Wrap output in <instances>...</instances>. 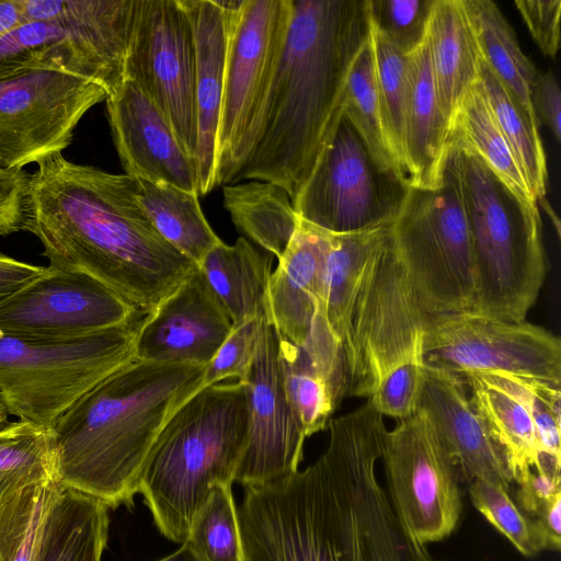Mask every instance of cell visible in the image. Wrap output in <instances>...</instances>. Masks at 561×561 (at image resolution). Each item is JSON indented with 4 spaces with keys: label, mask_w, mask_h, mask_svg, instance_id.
Masks as SVG:
<instances>
[{
    "label": "cell",
    "mask_w": 561,
    "mask_h": 561,
    "mask_svg": "<svg viewBox=\"0 0 561 561\" xmlns=\"http://www.w3.org/2000/svg\"><path fill=\"white\" fill-rule=\"evenodd\" d=\"M331 233L299 217L293 238L271 273L264 316L275 331L300 346L324 311L325 263Z\"/></svg>",
    "instance_id": "44dd1931"
},
{
    "label": "cell",
    "mask_w": 561,
    "mask_h": 561,
    "mask_svg": "<svg viewBox=\"0 0 561 561\" xmlns=\"http://www.w3.org/2000/svg\"><path fill=\"white\" fill-rule=\"evenodd\" d=\"M227 20L224 92L215 151L216 186L233 184L256 140L284 51L293 0L217 1Z\"/></svg>",
    "instance_id": "30bf717a"
},
{
    "label": "cell",
    "mask_w": 561,
    "mask_h": 561,
    "mask_svg": "<svg viewBox=\"0 0 561 561\" xmlns=\"http://www.w3.org/2000/svg\"><path fill=\"white\" fill-rule=\"evenodd\" d=\"M369 42L383 134L393 159L407 176L404 115L409 90V56L392 46L370 24Z\"/></svg>",
    "instance_id": "8d00e7d4"
},
{
    "label": "cell",
    "mask_w": 561,
    "mask_h": 561,
    "mask_svg": "<svg viewBox=\"0 0 561 561\" xmlns=\"http://www.w3.org/2000/svg\"><path fill=\"white\" fill-rule=\"evenodd\" d=\"M533 519L543 538L546 550L560 551L561 495L548 503Z\"/></svg>",
    "instance_id": "7dc6e473"
},
{
    "label": "cell",
    "mask_w": 561,
    "mask_h": 561,
    "mask_svg": "<svg viewBox=\"0 0 561 561\" xmlns=\"http://www.w3.org/2000/svg\"><path fill=\"white\" fill-rule=\"evenodd\" d=\"M45 268L0 254V302L38 277Z\"/></svg>",
    "instance_id": "bcb514c9"
},
{
    "label": "cell",
    "mask_w": 561,
    "mask_h": 561,
    "mask_svg": "<svg viewBox=\"0 0 561 561\" xmlns=\"http://www.w3.org/2000/svg\"><path fill=\"white\" fill-rule=\"evenodd\" d=\"M248 432L249 401L241 381L205 386L172 414L139 479V493L164 537L183 543L213 488L232 485Z\"/></svg>",
    "instance_id": "8992f818"
},
{
    "label": "cell",
    "mask_w": 561,
    "mask_h": 561,
    "mask_svg": "<svg viewBox=\"0 0 561 561\" xmlns=\"http://www.w3.org/2000/svg\"><path fill=\"white\" fill-rule=\"evenodd\" d=\"M264 316L232 328L211 360L205 366L203 387L236 378L244 382L252 368L261 321Z\"/></svg>",
    "instance_id": "7bdbcfd3"
},
{
    "label": "cell",
    "mask_w": 561,
    "mask_h": 561,
    "mask_svg": "<svg viewBox=\"0 0 561 561\" xmlns=\"http://www.w3.org/2000/svg\"><path fill=\"white\" fill-rule=\"evenodd\" d=\"M125 79L156 104L197 167L195 47L180 0H137Z\"/></svg>",
    "instance_id": "9a60e30c"
},
{
    "label": "cell",
    "mask_w": 561,
    "mask_h": 561,
    "mask_svg": "<svg viewBox=\"0 0 561 561\" xmlns=\"http://www.w3.org/2000/svg\"><path fill=\"white\" fill-rule=\"evenodd\" d=\"M55 480L51 427L25 420L0 430V503L18 491Z\"/></svg>",
    "instance_id": "e575fe53"
},
{
    "label": "cell",
    "mask_w": 561,
    "mask_h": 561,
    "mask_svg": "<svg viewBox=\"0 0 561 561\" xmlns=\"http://www.w3.org/2000/svg\"><path fill=\"white\" fill-rule=\"evenodd\" d=\"M193 32L199 195L216 187V137L224 92L227 20L216 0H180Z\"/></svg>",
    "instance_id": "7402d4cb"
},
{
    "label": "cell",
    "mask_w": 561,
    "mask_h": 561,
    "mask_svg": "<svg viewBox=\"0 0 561 561\" xmlns=\"http://www.w3.org/2000/svg\"><path fill=\"white\" fill-rule=\"evenodd\" d=\"M381 459L389 500L410 542L426 550L450 536L462 513L460 477L423 410L387 431Z\"/></svg>",
    "instance_id": "7c38bea8"
},
{
    "label": "cell",
    "mask_w": 561,
    "mask_h": 561,
    "mask_svg": "<svg viewBox=\"0 0 561 561\" xmlns=\"http://www.w3.org/2000/svg\"><path fill=\"white\" fill-rule=\"evenodd\" d=\"M232 331V322L196 268L140 321L135 358L206 366Z\"/></svg>",
    "instance_id": "ac0fdd59"
},
{
    "label": "cell",
    "mask_w": 561,
    "mask_h": 561,
    "mask_svg": "<svg viewBox=\"0 0 561 561\" xmlns=\"http://www.w3.org/2000/svg\"><path fill=\"white\" fill-rule=\"evenodd\" d=\"M511 376L531 415L541 455L561 462V385L537 378Z\"/></svg>",
    "instance_id": "b9f144b4"
},
{
    "label": "cell",
    "mask_w": 561,
    "mask_h": 561,
    "mask_svg": "<svg viewBox=\"0 0 561 561\" xmlns=\"http://www.w3.org/2000/svg\"><path fill=\"white\" fill-rule=\"evenodd\" d=\"M140 321L81 335L0 330V401L20 420L51 427L103 378L135 358Z\"/></svg>",
    "instance_id": "ba28073f"
},
{
    "label": "cell",
    "mask_w": 561,
    "mask_h": 561,
    "mask_svg": "<svg viewBox=\"0 0 561 561\" xmlns=\"http://www.w3.org/2000/svg\"><path fill=\"white\" fill-rule=\"evenodd\" d=\"M105 103L125 174L199 195L196 163L168 119L136 83L125 79Z\"/></svg>",
    "instance_id": "d6986e66"
},
{
    "label": "cell",
    "mask_w": 561,
    "mask_h": 561,
    "mask_svg": "<svg viewBox=\"0 0 561 561\" xmlns=\"http://www.w3.org/2000/svg\"><path fill=\"white\" fill-rule=\"evenodd\" d=\"M530 102L538 123H543L557 141L561 139V92L556 75L538 72L530 88Z\"/></svg>",
    "instance_id": "f6af8a7d"
},
{
    "label": "cell",
    "mask_w": 561,
    "mask_h": 561,
    "mask_svg": "<svg viewBox=\"0 0 561 561\" xmlns=\"http://www.w3.org/2000/svg\"><path fill=\"white\" fill-rule=\"evenodd\" d=\"M324 314L341 345L347 397L393 377L421 378L426 314L397 255L391 225L331 233Z\"/></svg>",
    "instance_id": "5b68a950"
},
{
    "label": "cell",
    "mask_w": 561,
    "mask_h": 561,
    "mask_svg": "<svg viewBox=\"0 0 561 561\" xmlns=\"http://www.w3.org/2000/svg\"><path fill=\"white\" fill-rule=\"evenodd\" d=\"M249 432L234 481L263 486L298 471L306 436L284 392L277 333L262 318L254 362L247 380Z\"/></svg>",
    "instance_id": "e0dca14e"
},
{
    "label": "cell",
    "mask_w": 561,
    "mask_h": 561,
    "mask_svg": "<svg viewBox=\"0 0 561 561\" xmlns=\"http://www.w3.org/2000/svg\"><path fill=\"white\" fill-rule=\"evenodd\" d=\"M369 36L366 0H293V18L256 131L236 183L297 194L344 111L352 66Z\"/></svg>",
    "instance_id": "3957f363"
},
{
    "label": "cell",
    "mask_w": 561,
    "mask_h": 561,
    "mask_svg": "<svg viewBox=\"0 0 561 561\" xmlns=\"http://www.w3.org/2000/svg\"><path fill=\"white\" fill-rule=\"evenodd\" d=\"M408 76L404 169L410 186L433 190L443 183L449 128L438 103L426 38L409 56Z\"/></svg>",
    "instance_id": "603a6c76"
},
{
    "label": "cell",
    "mask_w": 561,
    "mask_h": 561,
    "mask_svg": "<svg viewBox=\"0 0 561 561\" xmlns=\"http://www.w3.org/2000/svg\"><path fill=\"white\" fill-rule=\"evenodd\" d=\"M426 42L442 113L448 124L479 80L481 54L461 0H435Z\"/></svg>",
    "instance_id": "d4e9b609"
},
{
    "label": "cell",
    "mask_w": 561,
    "mask_h": 561,
    "mask_svg": "<svg viewBox=\"0 0 561 561\" xmlns=\"http://www.w3.org/2000/svg\"><path fill=\"white\" fill-rule=\"evenodd\" d=\"M461 2L482 59L528 113L536 117L530 102V88L539 71L522 50L513 27L496 3L491 0Z\"/></svg>",
    "instance_id": "4dcf8cb0"
},
{
    "label": "cell",
    "mask_w": 561,
    "mask_h": 561,
    "mask_svg": "<svg viewBox=\"0 0 561 561\" xmlns=\"http://www.w3.org/2000/svg\"><path fill=\"white\" fill-rule=\"evenodd\" d=\"M470 401L497 445L517 484L539 467L541 448L529 410L505 373L459 375Z\"/></svg>",
    "instance_id": "cb8c5ba5"
},
{
    "label": "cell",
    "mask_w": 561,
    "mask_h": 561,
    "mask_svg": "<svg viewBox=\"0 0 561 561\" xmlns=\"http://www.w3.org/2000/svg\"><path fill=\"white\" fill-rule=\"evenodd\" d=\"M30 175L23 230L44 247L49 267L85 273L149 313L196 264L154 229L137 197V181L61 152Z\"/></svg>",
    "instance_id": "7a4b0ae2"
},
{
    "label": "cell",
    "mask_w": 561,
    "mask_h": 561,
    "mask_svg": "<svg viewBox=\"0 0 561 561\" xmlns=\"http://www.w3.org/2000/svg\"><path fill=\"white\" fill-rule=\"evenodd\" d=\"M8 425V411L0 401V430Z\"/></svg>",
    "instance_id": "f907efd6"
},
{
    "label": "cell",
    "mask_w": 561,
    "mask_h": 561,
    "mask_svg": "<svg viewBox=\"0 0 561 561\" xmlns=\"http://www.w3.org/2000/svg\"><path fill=\"white\" fill-rule=\"evenodd\" d=\"M479 77L496 122L538 203L545 198L548 182L547 159L538 130L539 123L482 57Z\"/></svg>",
    "instance_id": "1f68e13d"
},
{
    "label": "cell",
    "mask_w": 561,
    "mask_h": 561,
    "mask_svg": "<svg viewBox=\"0 0 561 561\" xmlns=\"http://www.w3.org/2000/svg\"><path fill=\"white\" fill-rule=\"evenodd\" d=\"M410 187L403 174L374 158L343 111L293 205L301 219L324 231L360 232L392 224Z\"/></svg>",
    "instance_id": "8fae6325"
},
{
    "label": "cell",
    "mask_w": 561,
    "mask_h": 561,
    "mask_svg": "<svg viewBox=\"0 0 561 561\" xmlns=\"http://www.w3.org/2000/svg\"><path fill=\"white\" fill-rule=\"evenodd\" d=\"M138 202L158 233L196 266L222 241L204 216L198 194L137 180Z\"/></svg>",
    "instance_id": "f546056e"
},
{
    "label": "cell",
    "mask_w": 561,
    "mask_h": 561,
    "mask_svg": "<svg viewBox=\"0 0 561 561\" xmlns=\"http://www.w3.org/2000/svg\"><path fill=\"white\" fill-rule=\"evenodd\" d=\"M205 366L129 360L54 423L55 479L103 502L131 506L150 450L172 414L203 388Z\"/></svg>",
    "instance_id": "277c9868"
},
{
    "label": "cell",
    "mask_w": 561,
    "mask_h": 561,
    "mask_svg": "<svg viewBox=\"0 0 561 561\" xmlns=\"http://www.w3.org/2000/svg\"><path fill=\"white\" fill-rule=\"evenodd\" d=\"M435 0H366L369 24L410 56L425 41Z\"/></svg>",
    "instance_id": "60d3db41"
},
{
    "label": "cell",
    "mask_w": 561,
    "mask_h": 561,
    "mask_svg": "<svg viewBox=\"0 0 561 561\" xmlns=\"http://www.w3.org/2000/svg\"><path fill=\"white\" fill-rule=\"evenodd\" d=\"M60 484L26 486L0 503V561H39L47 517Z\"/></svg>",
    "instance_id": "d590c367"
},
{
    "label": "cell",
    "mask_w": 561,
    "mask_h": 561,
    "mask_svg": "<svg viewBox=\"0 0 561 561\" xmlns=\"http://www.w3.org/2000/svg\"><path fill=\"white\" fill-rule=\"evenodd\" d=\"M272 254L259 252L240 237L219 243L197 264L205 282L232 322V328L264 316Z\"/></svg>",
    "instance_id": "484cf974"
},
{
    "label": "cell",
    "mask_w": 561,
    "mask_h": 561,
    "mask_svg": "<svg viewBox=\"0 0 561 561\" xmlns=\"http://www.w3.org/2000/svg\"><path fill=\"white\" fill-rule=\"evenodd\" d=\"M514 4L540 51L554 59L560 46L561 1L517 0Z\"/></svg>",
    "instance_id": "ee69618b"
},
{
    "label": "cell",
    "mask_w": 561,
    "mask_h": 561,
    "mask_svg": "<svg viewBox=\"0 0 561 561\" xmlns=\"http://www.w3.org/2000/svg\"><path fill=\"white\" fill-rule=\"evenodd\" d=\"M416 409L432 420L460 480H481L508 491L513 482L507 465L474 410L462 378L424 365Z\"/></svg>",
    "instance_id": "ffe728a7"
},
{
    "label": "cell",
    "mask_w": 561,
    "mask_h": 561,
    "mask_svg": "<svg viewBox=\"0 0 561 561\" xmlns=\"http://www.w3.org/2000/svg\"><path fill=\"white\" fill-rule=\"evenodd\" d=\"M328 430L325 451L305 470L244 488V561H431L403 533L377 476L383 415L367 401Z\"/></svg>",
    "instance_id": "6da1fadb"
},
{
    "label": "cell",
    "mask_w": 561,
    "mask_h": 561,
    "mask_svg": "<svg viewBox=\"0 0 561 561\" xmlns=\"http://www.w3.org/2000/svg\"><path fill=\"white\" fill-rule=\"evenodd\" d=\"M107 511L100 500L61 485L47 517L39 561H101Z\"/></svg>",
    "instance_id": "83f0119b"
},
{
    "label": "cell",
    "mask_w": 561,
    "mask_h": 561,
    "mask_svg": "<svg viewBox=\"0 0 561 561\" xmlns=\"http://www.w3.org/2000/svg\"><path fill=\"white\" fill-rule=\"evenodd\" d=\"M455 149L474 264L469 312L525 321L547 273L538 207L519 199L478 156Z\"/></svg>",
    "instance_id": "52a82bcc"
},
{
    "label": "cell",
    "mask_w": 561,
    "mask_h": 561,
    "mask_svg": "<svg viewBox=\"0 0 561 561\" xmlns=\"http://www.w3.org/2000/svg\"><path fill=\"white\" fill-rule=\"evenodd\" d=\"M39 67L84 76L81 54L66 26L55 21H27L0 37V79Z\"/></svg>",
    "instance_id": "836d02e7"
},
{
    "label": "cell",
    "mask_w": 561,
    "mask_h": 561,
    "mask_svg": "<svg viewBox=\"0 0 561 561\" xmlns=\"http://www.w3.org/2000/svg\"><path fill=\"white\" fill-rule=\"evenodd\" d=\"M157 561H201L192 547L184 541L175 552Z\"/></svg>",
    "instance_id": "681fc988"
},
{
    "label": "cell",
    "mask_w": 561,
    "mask_h": 561,
    "mask_svg": "<svg viewBox=\"0 0 561 561\" xmlns=\"http://www.w3.org/2000/svg\"><path fill=\"white\" fill-rule=\"evenodd\" d=\"M201 561H244L231 485H216L195 514L185 540Z\"/></svg>",
    "instance_id": "74e56055"
},
{
    "label": "cell",
    "mask_w": 561,
    "mask_h": 561,
    "mask_svg": "<svg viewBox=\"0 0 561 561\" xmlns=\"http://www.w3.org/2000/svg\"><path fill=\"white\" fill-rule=\"evenodd\" d=\"M106 98L98 82L54 68L0 79V169L22 170L62 152L82 116Z\"/></svg>",
    "instance_id": "4fadbf2b"
},
{
    "label": "cell",
    "mask_w": 561,
    "mask_h": 561,
    "mask_svg": "<svg viewBox=\"0 0 561 561\" xmlns=\"http://www.w3.org/2000/svg\"><path fill=\"white\" fill-rule=\"evenodd\" d=\"M224 205L238 230L277 260L282 257L299 219L284 188L262 181L225 185Z\"/></svg>",
    "instance_id": "f1b7e54d"
},
{
    "label": "cell",
    "mask_w": 561,
    "mask_h": 561,
    "mask_svg": "<svg viewBox=\"0 0 561 561\" xmlns=\"http://www.w3.org/2000/svg\"><path fill=\"white\" fill-rule=\"evenodd\" d=\"M391 239L414 297L426 316L471 310L473 253L458 152L454 147H449L440 186L410 187L391 224Z\"/></svg>",
    "instance_id": "9c48e42d"
},
{
    "label": "cell",
    "mask_w": 561,
    "mask_h": 561,
    "mask_svg": "<svg viewBox=\"0 0 561 561\" xmlns=\"http://www.w3.org/2000/svg\"><path fill=\"white\" fill-rule=\"evenodd\" d=\"M136 313L133 305L96 278L47 266L0 302V330L72 336L127 323Z\"/></svg>",
    "instance_id": "2e32d148"
},
{
    "label": "cell",
    "mask_w": 561,
    "mask_h": 561,
    "mask_svg": "<svg viewBox=\"0 0 561 561\" xmlns=\"http://www.w3.org/2000/svg\"><path fill=\"white\" fill-rule=\"evenodd\" d=\"M468 486L474 507L523 556L533 557L546 550V543L535 519L518 507L508 495V491L481 480L472 481Z\"/></svg>",
    "instance_id": "ab89813d"
},
{
    "label": "cell",
    "mask_w": 561,
    "mask_h": 561,
    "mask_svg": "<svg viewBox=\"0 0 561 561\" xmlns=\"http://www.w3.org/2000/svg\"><path fill=\"white\" fill-rule=\"evenodd\" d=\"M423 362L457 375L505 373L561 385L559 336L469 311L426 317Z\"/></svg>",
    "instance_id": "5bb4252c"
},
{
    "label": "cell",
    "mask_w": 561,
    "mask_h": 561,
    "mask_svg": "<svg viewBox=\"0 0 561 561\" xmlns=\"http://www.w3.org/2000/svg\"><path fill=\"white\" fill-rule=\"evenodd\" d=\"M25 22L22 0H0V37Z\"/></svg>",
    "instance_id": "c3c4849f"
},
{
    "label": "cell",
    "mask_w": 561,
    "mask_h": 561,
    "mask_svg": "<svg viewBox=\"0 0 561 561\" xmlns=\"http://www.w3.org/2000/svg\"><path fill=\"white\" fill-rule=\"evenodd\" d=\"M277 358L287 402L305 436L328 428L342 402L328 377L301 347L278 333Z\"/></svg>",
    "instance_id": "d6a6232c"
},
{
    "label": "cell",
    "mask_w": 561,
    "mask_h": 561,
    "mask_svg": "<svg viewBox=\"0 0 561 561\" xmlns=\"http://www.w3.org/2000/svg\"><path fill=\"white\" fill-rule=\"evenodd\" d=\"M344 113L364 138L374 158L383 168L405 176L393 159L383 134L369 36L348 75Z\"/></svg>",
    "instance_id": "f35d334b"
},
{
    "label": "cell",
    "mask_w": 561,
    "mask_h": 561,
    "mask_svg": "<svg viewBox=\"0 0 561 561\" xmlns=\"http://www.w3.org/2000/svg\"><path fill=\"white\" fill-rule=\"evenodd\" d=\"M448 145L478 156L519 199L537 206L492 112L480 77L465 94L454 115Z\"/></svg>",
    "instance_id": "4316f807"
}]
</instances>
